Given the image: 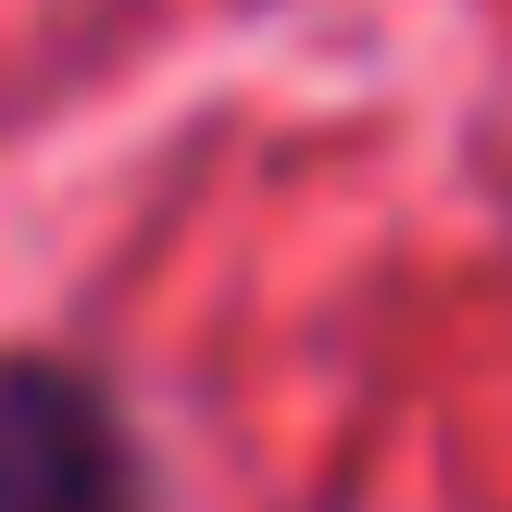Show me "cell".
I'll use <instances>...</instances> for the list:
<instances>
[{
	"instance_id": "1",
	"label": "cell",
	"mask_w": 512,
	"mask_h": 512,
	"mask_svg": "<svg viewBox=\"0 0 512 512\" xmlns=\"http://www.w3.org/2000/svg\"><path fill=\"white\" fill-rule=\"evenodd\" d=\"M0 512H163L125 400L63 350H0Z\"/></svg>"
}]
</instances>
